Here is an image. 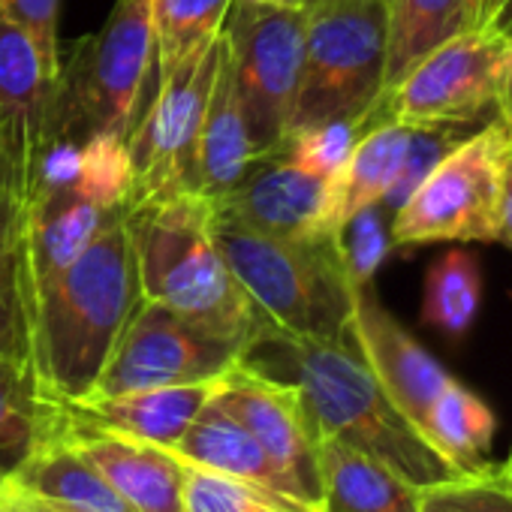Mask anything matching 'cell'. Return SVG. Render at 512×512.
<instances>
[{
    "mask_svg": "<svg viewBox=\"0 0 512 512\" xmlns=\"http://www.w3.org/2000/svg\"><path fill=\"white\" fill-rule=\"evenodd\" d=\"M241 362L290 383L320 440L365 452L416 488L461 476L389 401L353 341H311L266 329L250 341Z\"/></svg>",
    "mask_w": 512,
    "mask_h": 512,
    "instance_id": "obj_1",
    "label": "cell"
},
{
    "mask_svg": "<svg viewBox=\"0 0 512 512\" xmlns=\"http://www.w3.org/2000/svg\"><path fill=\"white\" fill-rule=\"evenodd\" d=\"M124 214L127 205L112 208L85 253L31 305V371L55 404L94 395L142 302Z\"/></svg>",
    "mask_w": 512,
    "mask_h": 512,
    "instance_id": "obj_2",
    "label": "cell"
},
{
    "mask_svg": "<svg viewBox=\"0 0 512 512\" xmlns=\"http://www.w3.org/2000/svg\"><path fill=\"white\" fill-rule=\"evenodd\" d=\"M124 223L145 302L232 338L244 350L266 329H275L229 272L214 238V202L208 196L178 193L127 205Z\"/></svg>",
    "mask_w": 512,
    "mask_h": 512,
    "instance_id": "obj_3",
    "label": "cell"
},
{
    "mask_svg": "<svg viewBox=\"0 0 512 512\" xmlns=\"http://www.w3.org/2000/svg\"><path fill=\"white\" fill-rule=\"evenodd\" d=\"M214 238L235 281L278 332L350 341L356 284L344 266L338 235L275 238L214 205Z\"/></svg>",
    "mask_w": 512,
    "mask_h": 512,
    "instance_id": "obj_4",
    "label": "cell"
},
{
    "mask_svg": "<svg viewBox=\"0 0 512 512\" xmlns=\"http://www.w3.org/2000/svg\"><path fill=\"white\" fill-rule=\"evenodd\" d=\"M157 73V34L151 0H115L100 34L85 37L52 85L43 148L52 142L82 145L94 133L124 142L148 112V85Z\"/></svg>",
    "mask_w": 512,
    "mask_h": 512,
    "instance_id": "obj_5",
    "label": "cell"
},
{
    "mask_svg": "<svg viewBox=\"0 0 512 512\" xmlns=\"http://www.w3.org/2000/svg\"><path fill=\"white\" fill-rule=\"evenodd\" d=\"M305 10V61L287 136L329 121H368L386 94L389 0H320Z\"/></svg>",
    "mask_w": 512,
    "mask_h": 512,
    "instance_id": "obj_6",
    "label": "cell"
},
{
    "mask_svg": "<svg viewBox=\"0 0 512 512\" xmlns=\"http://www.w3.org/2000/svg\"><path fill=\"white\" fill-rule=\"evenodd\" d=\"M308 10L284 0H232L223 22L226 58L256 160L287 139L305 61Z\"/></svg>",
    "mask_w": 512,
    "mask_h": 512,
    "instance_id": "obj_7",
    "label": "cell"
},
{
    "mask_svg": "<svg viewBox=\"0 0 512 512\" xmlns=\"http://www.w3.org/2000/svg\"><path fill=\"white\" fill-rule=\"evenodd\" d=\"M512 136L500 121L464 136L392 214V244L497 241V211Z\"/></svg>",
    "mask_w": 512,
    "mask_h": 512,
    "instance_id": "obj_8",
    "label": "cell"
},
{
    "mask_svg": "<svg viewBox=\"0 0 512 512\" xmlns=\"http://www.w3.org/2000/svg\"><path fill=\"white\" fill-rule=\"evenodd\" d=\"M512 64V37L470 28L428 52L371 112V124L398 121L404 127L470 124L497 109L503 76Z\"/></svg>",
    "mask_w": 512,
    "mask_h": 512,
    "instance_id": "obj_9",
    "label": "cell"
},
{
    "mask_svg": "<svg viewBox=\"0 0 512 512\" xmlns=\"http://www.w3.org/2000/svg\"><path fill=\"white\" fill-rule=\"evenodd\" d=\"M220 55L223 34H217L202 55L157 79V94L127 142L136 169L127 205L199 193V133Z\"/></svg>",
    "mask_w": 512,
    "mask_h": 512,
    "instance_id": "obj_10",
    "label": "cell"
},
{
    "mask_svg": "<svg viewBox=\"0 0 512 512\" xmlns=\"http://www.w3.org/2000/svg\"><path fill=\"white\" fill-rule=\"evenodd\" d=\"M241 356L244 344L142 299L124 326L94 395L217 383L241 362Z\"/></svg>",
    "mask_w": 512,
    "mask_h": 512,
    "instance_id": "obj_11",
    "label": "cell"
},
{
    "mask_svg": "<svg viewBox=\"0 0 512 512\" xmlns=\"http://www.w3.org/2000/svg\"><path fill=\"white\" fill-rule=\"evenodd\" d=\"M214 398L256 437L269 458L293 479L299 494L320 512V437L311 425L302 395L290 383L238 362L217 383Z\"/></svg>",
    "mask_w": 512,
    "mask_h": 512,
    "instance_id": "obj_12",
    "label": "cell"
},
{
    "mask_svg": "<svg viewBox=\"0 0 512 512\" xmlns=\"http://www.w3.org/2000/svg\"><path fill=\"white\" fill-rule=\"evenodd\" d=\"M350 341L389 395V401L422 434L425 416L452 374L383 308L371 284L356 287Z\"/></svg>",
    "mask_w": 512,
    "mask_h": 512,
    "instance_id": "obj_13",
    "label": "cell"
},
{
    "mask_svg": "<svg viewBox=\"0 0 512 512\" xmlns=\"http://www.w3.org/2000/svg\"><path fill=\"white\" fill-rule=\"evenodd\" d=\"M58 431L136 512H184V461L169 449L103 428L64 404H58Z\"/></svg>",
    "mask_w": 512,
    "mask_h": 512,
    "instance_id": "obj_14",
    "label": "cell"
},
{
    "mask_svg": "<svg viewBox=\"0 0 512 512\" xmlns=\"http://www.w3.org/2000/svg\"><path fill=\"white\" fill-rule=\"evenodd\" d=\"M214 205L238 223L275 238L338 235L332 226L335 178L311 175L284 157L256 160L241 184Z\"/></svg>",
    "mask_w": 512,
    "mask_h": 512,
    "instance_id": "obj_15",
    "label": "cell"
},
{
    "mask_svg": "<svg viewBox=\"0 0 512 512\" xmlns=\"http://www.w3.org/2000/svg\"><path fill=\"white\" fill-rule=\"evenodd\" d=\"M112 208H100L76 184L64 187H37L22 232V269L28 311L34 299L55 284L100 232Z\"/></svg>",
    "mask_w": 512,
    "mask_h": 512,
    "instance_id": "obj_16",
    "label": "cell"
},
{
    "mask_svg": "<svg viewBox=\"0 0 512 512\" xmlns=\"http://www.w3.org/2000/svg\"><path fill=\"white\" fill-rule=\"evenodd\" d=\"M169 452L190 467L214 470V473L232 476L238 482H247L260 491L290 497V500L311 506L299 494L293 479L269 458V452L256 443V437L214 395L205 401V407L196 413V419L190 422L184 437Z\"/></svg>",
    "mask_w": 512,
    "mask_h": 512,
    "instance_id": "obj_17",
    "label": "cell"
},
{
    "mask_svg": "<svg viewBox=\"0 0 512 512\" xmlns=\"http://www.w3.org/2000/svg\"><path fill=\"white\" fill-rule=\"evenodd\" d=\"M7 482L70 512H136L58 431V404L52 422L31 455L7 476Z\"/></svg>",
    "mask_w": 512,
    "mask_h": 512,
    "instance_id": "obj_18",
    "label": "cell"
},
{
    "mask_svg": "<svg viewBox=\"0 0 512 512\" xmlns=\"http://www.w3.org/2000/svg\"><path fill=\"white\" fill-rule=\"evenodd\" d=\"M220 383V380H217ZM217 383H193V386H163V389H139L121 395H94L85 401L64 404L82 419H91L103 428L148 440L154 446L172 449L205 401L214 395Z\"/></svg>",
    "mask_w": 512,
    "mask_h": 512,
    "instance_id": "obj_19",
    "label": "cell"
},
{
    "mask_svg": "<svg viewBox=\"0 0 512 512\" xmlns=\"http://www.w3.org/2000/svg\"><path fill=\"white\" fill-rule=\"evenodd\" d=\"M253 163L256 154L247 136V124H244V112H241V100L235 91L232 67L226 58V40H223L217 79L199 133V193L208 196L211 202L226 199L241 184V178Z\"/></svg>",
    "mask_w": 512,
    "mask_h": 512,
    "instance_id": "obj_20",
    "label": "cell"
},
{
    "mask_svg": "<svg viewBox=\"0 0 512 512\" xmlns=\"http://www.w3.org/2000/svg\"><path fill=\"white\" fill-rule=\"evenodd\" d=\"M320 473V512H422V488L344 443L320 440Z\"/></svg>",
    "mask_w": 512,
    "mask_h": 512,
    "instance_id": "obj_21",
    "label": "cell"
},
{
    "mask_svg": "<svg viewBox=\"0 0 512 512\" xmlns=\"http://www.w3.org/2000/svg\"><path fill=\"white\" fill-rule=\"evenodd\" d=\"M476 25V0H389L386 91L428 52Z\"/></svg>",
    "mask_w": 512,
    "mask_h": 512,
    "instance_id": "obj_22",
    "label": "cell"
},
{
    "mask_svg": "<svg viewBox=\"0 0 512 512\" xmlns=\"http://www.w3.org/2000/svg\"><path fill=\"white\" fill-rule=\"evenodd\" d=\"M407 142H410V127L398 121L371 124L359 136L347 166L335 175V205H332L335 232L362 208L380 205L386 199V193L392 190L401 172Z\"/></svg>",
    "mask_w": 512,
    "mask_h": 512,
    "instance_id": "obj_23",
    "label": "cell"
},
{
    "mask_svg": "<svg viewBox=\"0 0 512 512\" xmlns=\"http://www.w3.org/2000/svg\"><path fill=\"white\" fill-rule=\"evenodd\" d=\"M422 437L446 458L461 476H479L494 470L497 464L488 458L494 437V416L488 404L461 386L455 377L431 404Z\"/></svg>",
    "mask_w": 512,
    "mask_h": 512,
    "instance_id": "obj_24",
    "label": "cell"
},
{
    "mask_svg": "<svg viewBox=\"0 0 512 512\" xmlns=\"http://www.w3.org/2000/svg\"><path fill=\"white\" fill-rule=\"evenodd\" d=\"M55 413L31 368L0 362V467L10 476L40 443Z\"/></svg>",
    "mask_w": 512,
    "mask_h": 512,
    "instance_id": "obj_25",
    "label": "cell"
},
{
    "mask_svg": "<svg viewBox=\"0 0 512 512\" xmlns=\"http://www.w3.org/2000/svg\"><path fill=\"white\" fill-rule=\"evenodd\" d=\"M232 0H151L157 34V79L202 55L220 34Z\"/></svg>",
    "mask_w": 512,
    "mask_h": 512,
    "instance_id": "obj_26",
    "label": "cell"
},
{
    "mask_svg": "<svg viewBox=\"0 0 512 512\" xmlns=\"http://www.w3.org/2000/svg\"><path fill=\"white\" fill-rule=\"evenodd\" d=\"M482 305V275L467 250H446L428 269L422 320L443 335H464Z\"/></svg>",
    "mask_w": 512,
    "mask_h": 512,
    "instance_id": "obj_27",
    "label": "cell"
},
{
    "mask_svg": "<svg viewBox=\"0 0 512 512\" xmlns=\"http://www.w3.org/2000/svg\"><path fill=\"white\" fill-rule=\"evenodd\" d=\"M184 512H317L232 476L184 464Z\"/></svg>",
    "mask_w": 512,
    "mask_h": 512,
    "instance_id": "obj_28",
    "label": "cell"
},
{
    "mask_svg": "<svg viewBox=\"0 0 512 512\" xmlns=\"http://www.w3.org/2000/svg\"><path fill=\"white\" fill-rule=\"evenodd\" d=\"M136 181L130 145L115 133H94L82 142L76 187L100 208H121L130 202Z\"/></svg>",
    "mask_w": 512,
    "mask_h": 512,
    "instance_id": "obj_29",
    "label": "cell"
},
{
    "mask_svg": "<svg viewBox=\"0 0 512 512\" xmlns=\"http://www.w3.org/2000/svg\"><path fill=\"white\" fill-rule=\"evenodd\" d=\"M368 127H371L368 121H329L308 130H296L284 139L275 157H284L311 175L335 178L347 166L359 136Z\"/></svg>",
    "mask_w": 512,
    "mask_h": 512,
    "instance_id": "obj_30",
    "label": "cell"
},
{
    "mask_svg": "<svg viewBox=\"0 0 512 512\" xmlns=\"http://www.w3.org/2000/svg\"><path fill=\"white\" fill-rule=\"evenodd\" d=\"M0 362L31 368V311L22 247H0Z\"/></svg>",
    "mask_w": 512,
    "mask_h": 512,
    "instance_id": "obj_31",
    "label": "cell"
},
{
    "mask_svg": "<svg viewBox=\"0 0 512 512\" xmlns=\"http://www.w3.org/2000/svg\"><path fill=\"white\" fill-rule=\"evenodd\" d=\"M422 512H512V482L500 470L458 476L419 491Z\"/></svg>",
    "mask_w": 512,
    "mask_h": 512,
    "instance_id": "obj_32",
    "label": "cell"
},
{
    "mask_svg": "<svg viewBox=\"0 0 512 512\" xmlns=\"http://www.w3.org/2000/svg\"><path fill=\"white\" fill-rule=\"evenodd\" d=\"M461 127L458 124H425V127H410V142H407V154L401 163V172L392 184V190L386 193V199L380 202V208L392 217L407 199L410 193L422 184V178L461 142Z\"/></svg>",
    "mask_w": 512,
    "mask_h": 512,
    "instance_id": "obj_33",
    "label": "cell"
},
{
    "mask_svg": "<svg viewBox=\"0 0 512 512\" xmlns=\"http://www.w3.org/2000/svg\"><path fill=\"white\" fill-rule=\"evenodd\" d=\"M338 244L344 253V266L350 272V281L356 287L371 284L392 247V235L386 229V211L380 205H371V208H362L359 214H353L338 229Z\"/></svg>",
    "mask_w": 512,
    "mask_h": 512,
    "instance_id": "obj_34",
    "label": "cell"
},
{
    "mask_svg": "<svg viewBox=\"0 0 512 512\" xmlns=\"http://www.w3.org/2000/svg\"><path fill=\"white\" fill-rule=\"evenodd\" d=\"M58 4L61 0H4V4H0V19L13 22L34 43L49 85H55V79L61 76Z\"/></svg>",
    "mask_w": 512,
    "mask_h": 512,
    "instance_id": "obj_35",
    "label": "cell"
},
{
    "mask_svg": "<svg viewBox=\"0 0 512 512\" xmlns=\"http://www.w3.org/2000/svg\"><path fill=\"white\" fill-rule=\"evenodd\" d=\"M34 196V187L28 175L16 166V160L0 145V247H22L25 232V214L28 202Z\"/></svg>",
    "mask_w": 512,
    "mask_h": 512,
    "instance_id": "obj_36",
    "label": "cell"
},
{
    "mask_svg": "<svg viewBox=\"0 0 512 512\" xmlns=\"http://www.w3.org/2000/svg\"><path fill=\"white\" fill-rule=\"evenodd\" d=\"M0 512H70L64 506H55L13 482H4L0 485Z\"/></svg>",
    "mask_w": 512,
    "mask_h": 512,
    "instance_id": "obj_37",
    "label": "cell"
},
{
    "mask_svg": "<svg viewBox=\"0 0 512 512\" xmlns=\"http://www.w3.org/2000/svg\"><path fill=\"white\" fill-rule=\"evenodd\" d=\"M512 37V0H476V25Z\"/></svg>",
    "mask_w": 512,
    "mask_h": 512,
    "instance_id": "obj_38",
    "label": "cell"
},
{
    "mask_svg": "<svg viewBox=\"0 0 512 512\" xmlns=\"http://www.w3.org/2000/svg\"><path fill=\"white\" fill-rule=\"evenodd\" d=\"M497 241L512 250V163L506 166L503 175V190H500V211H497Z\"/></svg>",
    "mask_w": 512,
    "mask_h": 512,
    "instance_id": "obj_39",
    "label": "cell"
},
{
    "mask_svg": "<svg viewBox=\"0 0 512 512\" xmlns=\"http://www.w3.org/2000/svg\"><path fill=\"white\" fill-rule=\"evenodd\" d=\"M506 106H512V64H509V70H506V76H503V85H500L497 112H500V109H506Z\"/></svg>",
    "mask_w": 512,
    "mask_h": 512,
    "instance_id": "obj_40",
    "label": "cell"
},
{
    "mask_svg": "<svg viewBox=\"0 0 512 512\" xmlns=\"http://www.w3.org/2000/svg\"><path fill=\"white\" fill-rule=\"evenodd\" d=\"M497 115H500V124L506 127V133L512 136V106H506V109H500Z\"/></svg>",
    "mask_w": 512,
    "mask_h": 512,
    "instance_id": "obj_41",
    "label": "cell"
},
{
    "mask_svg": "<svg viewBox=\"0 0 512 512\" xmlns=\"http://www.w3.org/2000/svg\"><path fill=\"white\" fill-rule=\"evenodd\" d=\"M497 470H500V476H503L506 482H512V452H509V458H506L503 464H497Z\"/></svg>",
    "mask_w": 512,
    "mask_h": 512,
    "instance_id": "obj_42",
    "label": "cell"
},
{
    "mask_svg": "<svg viewBox=\"0 0 512 512\" xmlns=\"http://www.w3.org/2000/svg\"><path fill=\"white\" fill-rule=\"evenodd\" d=\"M284 4H299V7H305V0H284Z\"/></svg>",
    "mask_w": 512,
    "mask_h": 512,
    "instance_id": "obj_43",
    "label": "cell"
},
{
    "mask_svg": "<svg viewBox=\"0 0 512 512\" xmlns=\"http://www.w3.org/2000/svg\"><path fill=\"white\" fill-rule=\"evenodd\" d=\"M7 482V473H4V467H0V485H4Z\"/></svg>",
    "mask_w": 512,
    "mask_h": 512,
    "instance_id": "obj_44",
    "label": "cell"
},
{
    "mask_svg": "<svg viewBox=\"0 0 512 512\" xmlns=\"http://www.w3.org/2000/svg\"><path fill=\"white\" fill-rule=\"evenodd\" d=\"M308 4H320V0H305V7H308Z\"/></svg>",
    "mask_w": 512,
    "mask_h": 512,
    "instance_id": "obj_45",
    "label": "cell"
},
{
    "mask_svg": "<svg viewBox=\"0 0 512 512\" xmlns=\"http://www.w3.org/2000/svg\"><path fill=\"white\" fill-rule=\"evenodd\" d=\"M509 163H512V148H509Z\"/></svg>",
    "mask_w": 512,
    "mask_h": 512,
    "instance_id": "obj_46",
    "label": "cell"
},
{
    "mask_svg": "<svg viewBox=\"0 0 512 512\" xmlns=\"http://www.w3.org/2000/svg\"><path fill=\"white\" fill-rule=\"evenodd\" d=\"M0 4H4V0H0Z\"/></svg>",
    "mask_w": 512,
    "mask_h": 512,
    "instance_id": "obj_47",
    "label": "cell"
}]
</instances>
